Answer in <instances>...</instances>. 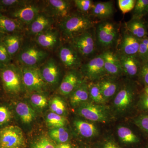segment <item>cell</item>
Returning a JSON list of instances; mask_svg holds the SVG:
<instances>
[{"instance_id":"cell-1","label":"cell","mask_w":148,"mask_h":148,"mask_svg":"<svg viewBox=\"0 0 148 148\" xmlns=\"http://www.w3.org/2000/svg\"><path fill=\"white\" fill-rule=\"evenodd\" d=\"M94 25V21L89 16L75 14L63 18L60 27L64 36L71 40L92 29Z\"/></svg>"},{"instance_id":"cell-2","label":"cell","mask_w":148,"mask_h":148,"mask_svg":"<svg viewBox=\"0 0 148 148\" xmlns=\"http://www.w3.org/2000/svg\"><path fill=\"white\" fill-rule=\"evenodd\" d=\"M135 95V86L132 82H125L121 85L110 108L114 117L123 116L128 112L134 102Z\"/></svg>"},{"instance_id":"cell-3","label":"cell","mask_w":148,"mask_h":148,"mask_svg":"<svg viewBox=\"0 0 148 148\" xmlns=\"http://www.w3.org/2000/svg\"><path fill=\"white\" fill-rule=\"evenodd\" d=\"M77 113L85 119L93 123H106L114 117L110 108L102 104L88 101L76 108Z\"/></svg>"},{"instance_id":"cell-4","label":"cell","mask_w":148,"mask_h":148,"mask_svg":"<svg viewBox=\"0 0 148 148\" xmlns=\"http://www.w3.org/2000/svg\"><path fill=\"white\" fill-rule=\"evenodd\" d=\"M95 32L97 47L104 51L110 49L118 41V29L111 21H105L98 23Z\"/></svg>"},{"instance_id":"cell-5","label":"cell","mask_w":148,"mask_h":148,"mask_svg":"<svg viewBox=\"0 0 148 148\" xmlns=\"http://www.w3.org/2000/svg\"><path fill=\"white\" fill-rule=\"evenodd\" d=\"M92 29L71 40V45L81 57L91 59L96 53L97 46L95 32Z\"/></svg>"},{"instance_id":"cell-6","label":"cell","mask_w":148,"mask_h":148,"mask_svg":"<svg viewBox=\"0 0 148 148\" xmlns=\"http://www.w3.org/2000/svg\"><path fill=\"white\" fill-rule=\"evenodd\" d=\"M1 78L5 92L16 94L21 90L22 77L18 69L14 65H6L1 70Z\"/></svg>"},{"instance_id":"cell-7","label":"cell","mask_w":148,"mask_h":148,"mask_svg":"<svg viewBox=\"0 0 148 148\" xmlns=\"http://www.w3.org/2000/svg\"><path fill=\"white\" fill-rule=\"evenodd\" d=\"M24 145V134L20 127L8 125L0 129V148H22Z\"/></svg>"},{"instance_id":"cell-8","label":"cell","mask_w":148,"mask_h":148,"mask_svg":"<svg viewBox=\"0 0 148 148\" xmlns=\"http://www.w3.org/2000/svg\"><path fill=\"white\" fill-rule=\"evenodd\" d=\"M80 68L82 75L92 82H98L107 76L102 53L89 59Z\"/></svg>"},{"instance_id":"cell-9","label":"cell","mask_w":148,"mask_h":148,"mask_svg":"<svg viewBox=\"0 0 148 148\" xmlns=\"http://www.w3.org/2000/svg\"><path fill=\"white\" fill-rule=\"evenodd\" d=\"M48 53L35 46H28L18 53V61L25 66L36 67L44 61Z\"/></svg>"},{"instance_id":"cell-10","label":"cell","mask_w":148,"mask_h":148,"mask_svg":"<svg viewBox=\"0 0 148 148\" xmlns=\"http://www.w3.org/2000/svg\"><path fill=\"white\" fill-rule=\"evenodd\" d=\"M21 74L22 82L29 90L40 91L44 88L45 82L37 67L24 66Z\"/></svg>"},{"instance_id":"cell-11","label":"cell","mask_w":148,"mask_h":148,"mask_svg":"<svg viewBox=\"0 0 148 148\" xmlns=\"http://www.w3.org/2000/svg\"><path fill=\"white\" fill-rule=\"evenodd\" d=\"M58 55L61 63L70 70H76L82 65L81 56L71 44L62 46Z\"/></svg>"},{"instance_id":"cell-12","label":"cell","mask_w":148,"mask_h":148,"mask_svg":"<svg viewBox=\"0 0 148 148\" xmlns=\"http://www.w3.org/2000/svg\"><path fill=\"white\" fill-rule=\"evenodd\" d=\"M107 75L119 78L123 74L119 58L116 53L110 49L102 53Z\"/></svg>"},{"instance_id":"cell-13","label":"cell","mask_w":148,"mask_h":148,"mask_svg":"<svg viewBox=\"0 0 148 148\" xmlns=\"http://www.w3.org/2000/svg\"><path fill=\"white\" fill-rule=\"evenodd\" d=\"M85 80L76 70H70L61 82L59 87V92L62 95H70Z\"/></svg>"},{"instance_id":"cell-14","label":"cell","mask_w":148,"mask_h":148,"mask_svg":"<svg viewBox=\"0 0 148 148\" xmlns=\"http://www.w3.org/2000/svg\"><path fill=\"white\" fill-rule=\"evenodd\" d=\"M121 38L117 53L138 57L140 40L133 36L126 30Z\"/></svg>"},{"instance_id":"cell-15","label":"cell","mask_w":148,"mask_h":148,"mask_svg":"<svg viewBox=\"0 0 148 148\" xmlns=\"http://www.w3.org/2000/svg\"><path fill=\"white\" fill-rule=\"evenodd\" d=\"M118 78L107 75L97 82L106 103L114 97L121 86Z\"/></svg>"},{"instance_id":"cell-16","label":"cell","mask_w":148,"mask_h":148,"mask_svg":"<svg viewBox=\"0 0 148 148\" xmlns=\"http://www.w3.org/2000/svg\"><path fill=\"white\" fill-rule=\"evenodd\" d=\"M73 125L77 134L84 139L92 140L99 135V129L94 123L76 119Z\"/></svg>"},{"instance_id":"cell-17","label":"cell","mask_w":148,"mask_h":148,"mask_svg":"<svg viewBox=\"0 0 148 148\" xmlns=\"http://www.w3.org/2000/svg\"><path fill=\"white\" fill-rule=\"evenodd\" d=\"M116 54L120 61L123 74L130 78L139 74L142 64L138 57Z\"/></svg>"},{"instance_id":"cell-18","label":"cell","mask_w":148,"mask_h":148,"mask_svg":"<svg viewBox=\"0 0 148 148\" xmlns=\"http://www.w3.org/2000/svg\"><path fill=\"white\" fill-rule=\"evenodd\" d=\"M39 14V9L34 5H26L15 9L10 14L12 18L25 24H30Z\"/></svg>"},{"instance_id":"cell-19","label":"cell","mask_w":148,"mask_h":148,"mask_svg":"<svg viewBox=\"0 0 148 148\" xmlns=\"http://www.w3.org/2000/svg\"><path fill=\"white\" fill-rule=\"evenodd\" d=\"M40 70L45 83L53 85L58 82L60 70L57 64L53 59H48Z\"/></svg>"},{"instance_id":"cell-20","label":"cell","mask_w":148,"mask_h":148,"mask_svg":"<svg viewBox=\"0 0 148 148\" xmlns=\"http://www.w3.org/2000/svg\"><path fill=\"white\" fill-rule=\"evenodd\" d=\"M125 27L127 32L138 39L148 36L147 25L143 18L132 17L125 23Z\"/></svg>"},{"instance_id":"cell-21","label":"cell","mask_w":148,"mask_h":148,"mask_svg":"<svg viewBox=\"0 0 148 148\" xmlns=\"http://www.w3.org/2000/svg\"><path fill=\"white\" fill-rule=\"evenodd\" d=\"M88 84L85 80L70 95V104L73 108H77L84 103L90 101Z\"/></svg>"},{"instance_id":"cell-22","label":"cell","mask_w":148,"mask_h":148,"mask_svg":"<svg viewBox=\"0 0 148 148\" xmlns=\"http://www.w3.org/2000/svg\"><path fill=\"white\" fill-rule=\"evenodd\" d=\"M90 12L92 16L98 19H106L113 14L114 5L110 1L94 3Z\"/></svg>"},{"instance_id":"cell-23","label":"cell","mask_w":148,"mask_h":148,"mask_svg":"<svg viewBox=\"0 0 148 148\" xmlns=\"http://www.w3.org/2000/svg\"><path fill=\"white\" fill-rule=\"evenodd\" d=\"M15 111L16 114L23 123L30 124L36 118L35 111L27 103L19 102L16 104Z\"/></svg>"},{"instance_id":"cell-24","label":"cell","mask_w":148,"mask_h":148,"mask_svg":"<svg viewBox=\"0 0 148 148\" xmlns=\"http://www.w3.org/2000/svg\"><path fill=\"white\" fill-rule=\"evenodd\" d=\"M48 3L51 10L56 16L64 18L70 15L71 4L69 1L50 0Z\"/></svg>"},{"instance_id":"cell-25","label":"cell","mask_w":148,"mask_h":148,"mask_svg":"<svg viewBox=\"0 0 148 148\" xmlns=\"http://www.w3.org/2000/svg\"><path fill=\"white\" fill-rule=\"evenodd\" d=\"M116 133L121 143L125 145H135L140 142L139 138L132 130L125 125H119L117 127Z\"/></svg>"},{"instance_id":"cell-26","label":"cell","mask_w":148,"mask_h":148,"mask_svg":"<svg viewBox=\"0 0 148 148\" xmlns=\"http://www.w3.org/2000/svg\"><path fill=\"white\" fill-rule=\"evenodd\" d=\"M58 40L57 32L48 30L37 35L36 38V40L39 45L48 49L55 46Z\"/></svg>"},{"instance_id":"cell-27","label":"cell","mask_w":148,"mask_h":148,"mask_svg":"<svg viewBox=\"0 0 148 148\" xmlns=\"http://www.w3.org/2000/svg\"><path fill=\"white\" fill-rule=\"evenodd\" d=\"M52 23L49 17L42 14H39L30 25V32L38 35L48 30Z\"/></svg>"},{"instance_id":"cell-28","label":"cell","mask_w":148,"mask_h":148,"mask_svg":"<svg viewBox=\"0 0 148 148\" xmlns=\"http://www.w3.org/2000/svg\"><path fill=\"white\" fill-rule=\"evenodd\" d=\"M2 41L5 46L11 58L14 56L19 50L21 40L18 35L12 34L5 36Z\"/></svg>"},{"instance_id":"cell-29","label":"cell","mask_w":148,"mask_h":148,"mask_svg":"<svg viewBox=\"0 0 148 148\" xmlns=\"http://www.w3.org/2000/svg\"><path fill=\"white\" fill-rule=\"evenodd\" d=\"M20 29L18 21L0 13V32L4 34H12Z\"/></svg>"},{"instance_id":"cell-30","label":"cell","mask_w":148,"mask_h":148,"mask_svg":"<svg viewBox=\"0 0 148 148\" xmlns=\"http://www.w3.org/2000/svg\"><path fill=\"white\" fill-rule=\"evenodd\" d=\"M88 85L90 101L95 104H106V101L103 98L98 83L90 82L88 84Z\"/></svg>"},{"instance_id":"cell-31","label":"cell","mask_w":148,"mask_h":148,"mask_svg":"<svg viewBox=\"0 0 148 148\" xmlns=\"http://www.w3.org/2000/svg\"><path fill=\"white\" fill-rule=\"evenodd\" d=\"M49 135L58 144L68 143L70 137L69 131L65 127L53 128L49 131Z\"/></svg>"},{"instance_id":"cell-32","label":"cell","mask_w":148,"mask_h":148,"mask_svg":"<svg viewBox=\"0 0 148 148\" xmlns=\"http://www.w3.org/2000/svg\"><path fill=\"white\" fill-rule=\"evenodd\" d=\"M46 121L48 126L52 129L65 127L67 123V120L65 117L52 112L48 114Z\"/></svg>"},{"instance_id":"cell-33","label":"cell","mask_w":148,"mask_h":148,"mask_svg":"<svg viewBox=\"0 0 148 148\" xmlns=\"http://www.w3.org/2000/svg\"><path fill=\"white\" fill-rule=\"evenodd\" d=\"M148 15V0H137L132 10L133 18H143Z\"/></svg>"},{"instance_id":"cell-34","label":"cell","mask_w":148,"mask_h":148,"mask_svg":"<svg viewBox=\"0 0 148 148\" xmlns=\"http://www.w3.org/2000/svg\"><path fill=\"white\" fill-rule=\"evenodd\" d=\"M50 108L52 112L63 116L66 112V104L60 97L52 98L50 102Z\"/></svg>"},{"instance_id":"cell-35","label":"cell","mask_w":148,"mask_h":148,"mask_svg":"<svg viewBox=\"0 0 148 148\" xmlns=\"http://www.w3.org/2000/svg\"><path fill=\"white\" fill-rule=\"evenodd\" d=\"M138 57L142 64L148 62V36L140 40Z\"/></svg>"},{"instance_id":"cell-36","label":"cell","mask_w":148,"mask_h":148,"mask_svg":"<svg viewBox=\"0 0 148 148\" xmlns=\"http://www.w3.org/2000/svg\"><path fill=\"white\" fill-rule=\"evenodd\" d=\"M97 148H123L120 145L114 138L108 135L103 138L97 144Z\"/></svg>"},{"instance_id":"cell-37","label":"cell","mask_w":148,"mask_h":148,"mask_svg":"<svg viewBox=\"0 0 148 148\" xmlns=\"http://www.w3.org/2000/svg\"><path fill=\"white\" fill-rule=\"evenodd\" d=\"M31 103L34 107L39 109H42L47 105V100L44 95L40 93H34L30 98Z\"/></svg>"},{"instance_id":"cell-38","label":"cell","mask_w":148,"mask_h":148,"mask_svg":"<svg viewBox=\"0 0 148 148\" xmlns=\"http://www.w3.org/2000/svg\"><path fill=\"white\" fill-rule=\"evenodd\" d=\"M31 148H56L48 138L42 136L38 138L32 144Z\"/></svg>"},{"instance_id":"cell-39","label":"cell","mask_w":148,"mask_h":148,"mask_svg":"<svg viewBox=\"0 0 148 148\" xmlns=\"http://www.w3.org/2000/svg\"><path fill=\"white\" fill-rule=\"evenodd\" d=\"M136 0H119V7L123 14L133 10L135 7Z\"/></svg>"},{"instance_id":"cell-40","label":"cell","mask_w":148,"mask_h":148,"mask_svg":"<svg viewBox=\"0 0 148 148\" xmlns=\"http://www.w3.org/2000/svg\"><path fill=\"white\" fill-rule=\"evenodd\" d=\"M74 3L77 8L84 13L91 11L94 3L91 0H75Z\"/></svg>"},{"instance_id":"cell-41","label":"cell","mask_w":148,"mask_h":148,"mask_svg":"<svg viewBox=\"0 0 148 148\" xmlns=\"http://www.w3.org/2000/svg\"><path fill=\"white\" fill-rule=\"evenodd\" d=\"M11 118L12 112L9 108L6 106H0V126L8 123Z\"/></svg>"},{"instance_id":"cell-42","label":"cell","mask_w":148,"mask_h":148,"mask_svg":"<svg viewBox=\"0 0 148 148\" xmlns=\"http://www.w3.org/2000/svg\"><path fill=\"white\" fill-rule=\"evenodd\" d=\"M134 123L140 129L148 133V114L137 117L134 119Z\"/></svg>"},{"instance_id":"cell-43","label":"cell","mask_w":148,"mask_h":148,"mask_svg":"<svg viewBox=\"0 0 148 148\" xmlns=\"http://www.w3.org/2000/svg\"><path fill=\"white\" fill-rule=\"evenodd\" d=\"M11 58L2 40L0 41V62L6 66L10 64Z\"/></svg>"},{"instance_id":"cell-44","label":"cell","mask_w":148,"mask_h":148,"mask_svg":"<svg viewBox=\"0 0 148 148\" xmlns=\"http://www.w3.org/2000/svg\"><path fill=\"white\" fill-rule=\"evenodd\" d=\"M138 75L142 82L145 86H148V62L142 64Z\"/></svg>"},{"instance_id":"cell-45","label":"cell","mask_w":148,"mask_h":148,"mask_svg":"<svg viewBox=\"0 0 148 148\" xmlns=\"http://www.w3.org/2000/svg\"><path fill=\"white\" fill-rule=\"evenodd\" d=\"M22 1L18 0H1L0 1L1 8H12L22 3Z\"/></svg>"},{"instance_id":"cell-46","label":"cell","mask_w":148,"mask_h":148,"mask_svg":"<svg viewBox=\"0 0 148 148\" xmlns=\"http://www.w3.org/2000/svg\"><path fill=\"white\" fill-rule=\"evenodd\" d=\"M139 105L140 108L144 110H148V97L144 93L140 97Z\"/></svg>"},{"instance_id":"cell-47","label":"cell","mask_w":148,"mask_h":148,"mask_svg":"<svg viewBox=\"0 0 148 148\" xmlns=\"http://www.w3.org/2000/svg\"><path fill=\"white\" fill-rule=\"evenodd\" d=\"M56 148H72V146L69 143H66L59 144L56 147Z\"/></svg>"},{"instance_id":"cell-48","label":"cell","mask_w":148,"mask_h":148,"mask_svg":"<svg viewBox=\"0 0 148 148\" xmlns=\"http://www.w3.org/2000/svg\"><path fill=\"white\" fill-rule=\"evenodd\" d=\"M144 93L148 97V86H145V89Z\"/></svg>"},{"instance_id":"cell-49","label":"cell","mask_w":148,"mask_h":148,"mask_svg":"<svg viewBox=\"0 0 148 148\" xmlns=\"http://www.w3.org/2000/svg\"><path fill=\"white\" fill-rule=\"evenodd\" d=\"M4 34H3L1 32H0V41H1L2 40L4 36Z\"/></svg>"},{"instance_id":"cell-50","label":"cell","mask_w":148,"mask_h":148,"mask_svg":"<svg viewBox=\"0 0 148 148\" xmlns=\"http://www.w3.org/2000/svg\"><path fill=\"white\" fill-rule=\"evenodd\" d=\"M89 148L88 147H80V148Z\"/></svg>"},{"instance_id":"cell-51","label":"cell","mask_w":148,"mask_h":148,"mask_svg":"<svg viewBox=\"0 0 148 148\" xmlns=\"http://www.w3.org/2000/svg\"><path fill=\"white\" fill-rule=\"evenodd\" d=\"M1 4H0V10H1Z\"/></svg>"},{"instance_id":"cell-52","label":"cell","mask_w":148,"mask_h":148,"mask_svg":"<svg viewBox=\"0 0 148 148\" xmlns=\"http://www.w3.org/2000/svg\"><path fill=\"white\" fill-rule=\"evenodd\" d=\"M147 27H148V24H147Z\"/></svg>"},{"instance_id":"cell-53","label":"cell","mask_w":148,"mask_h":148,"mask_svg":"<svg viewBox=\"0 0 148 148\" xmlns=\"http://www.w3.org/2000/svg\"><path fill=\"white\" fill-rule=\"evenodd\" d=\"M146 148H148V147H146Z\"/></svg>"}]
</instances>
